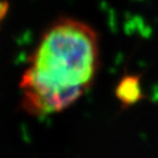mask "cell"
I'll return each instance as SVG.
<instances>
[{
  "mask_svg": "<svg viewBox=\"0 0 158 158\" xmlns=\"http://www.w3.org/2000/svg\"><path fill=\"white\" fill-rule=\"evenodd\" d=\"M19 82L20 108L32 116L63 112L94 84L100 37L85 21L59 17L44 29Z\"/></svg>",
  "mask_w": 158,
  "mask_h": 158,
  "instance_id": "cell-1",
  "label": "cell"
},
{
  "mask_svg": "<svg viewBox=\"0 0 158 158\" xmlns=\"http://www.w3.org/2000/svg\"><path fill=\"white\" fill-rule=\"evenodd\" d=\"M143 74H130L125 72L114 87V97L122 110L136 106L147 98L142 88Z\"/></svg>",
  "mask_w": 158,
  "mask_h": 158,
  "instance_id": "cell-2",
  "label": "cell"
},
{
  "mask_svg": "<svg viewBox=\"0 0 158 158\" xmlns=\"http://www.w3.org/2000/svg\"><path fill=\"white\" fill-rule=\"evenodd\" d=\"M10 9L9 0H0V27L7 18Z\"/></svg>",
  "mask_w": 158,
  "mask_h": 158,
  "instance_id": "cell-3",
  "label": "cell"
}]
</instances>
